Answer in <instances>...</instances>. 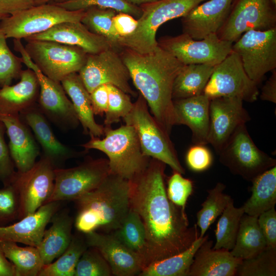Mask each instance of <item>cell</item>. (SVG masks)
I'll return each instance as SVG.
<instances>
[{"mask_svg": "<svg viewBox=\"0 0 276 276\" xmlns=\"http://www.w3.org/2000/svg\"><path fill=\"white\" fill-rule=\"evenodd\" d=\"M166 165L151 158L146 169L130 181V208L140 217L146 232L143 270L185 251L199 237L197 225L190 226L185 210L167 196Z\"/></svg>", "mask_w": 276, "mask_h": 276, "instance_id": "cell-1", "label": "cell"}, {"mask_svg": "<svg viewBox=\"0 0 276 276\" xmlns=\"http://www.w3.org/2000/svg\"><path fill=\"white\" fill-rule=\"evenodd\" d=\"M119 53L152 115L170 135L176 125L172 96L173 83L184 64L158 44L147 53L126 48Z\"/></svg>", "mask_w": 276, "mask_h": 276, "instance_id": "cell-2", "label": "cell"}, {"mask_svg": "<svg viewBox=\"0 0 276 276\" xmlns=\"http://www.w3.org/2000/svg\"><path fill=\"white\" fill-rule=\"evenodd\" d=\"M130 182L109 173L96 188L74 200L75 226L81 233L114 231L130 209Z\"/></svg>", "mask_w": 276, "mask_h": 276, "instance_id": "cell-3", "label": "cell"}, {"mask_svg": "<svg viewBox=\"0 0 276 276\" xmlns=\"http://www.w3.org/2000/svg\"><path fill=\"white\" fill-rule=\"evenodd\" d=\"M105 137L90 136L82 146L96 149L108 157L109 173L131 181L147 167L150 157L142 152L134 129L125 124L117 129L104 126Z\"/></svg>", "mask_w": 276, "mask_h": 276, "instance_id": "cell-4", "label": "cell"}, {"mask_svg": "<svg viewBox=\"0 0 276 276\" xmlns=\"http://www.w3.org/2000/svg\"><path fill=\"white\" fill-rule=\"evenodd\" d=\"M206 1L159 0L141 5L142 12L137 19L136 29L130 36L120 37V47L142 54L152 51L158 45L156 32L163 24L185 16Z\"/></svg>", "mask_w": 276, "mask_h": 276, "instance_id": "cell-5", "label": "cell"}, {"mask_svg": "<svg viewBox=\"0 0 276 276\" xmlns=\"http://www.w3.org/2000/svg\"><path fill=\"white\" fill-rule=\"evenodd\" d=\"M148 108L146 101L139 94L132 110L123 118L125 124L134 129L144 155L168 165L173 171L185 174L170 135L163 129Z\"/></svg>", "mask_w": 276, "mask_h": 276, "instance_id": "cell-6", "label": "cell"}, {"mask_svg": "<svg viewBox=\"0 0 276 276\" xmlns=\"http://www.w3.org/2000/svg\"><path fill=\"white\" fill-rule=\"evenodd\" d=\"M219 160L234 175L252 182L276 166V159L260 150L250 136L246 124L238 127L220 152Z\"/></svg>", "mask_w": 276, "mask_h": 276, "instance_id": "cell-7", "label": "cell"}, {"mask_svg": "<svg viewBox=\"0 0 276 276\" xmlns=\"http://www.w3.org/2000/svg\"><path fill=\"white\" fill-rule=\"evenodd\" d=\"M85 10L69 11L55 4L35 5L1 20L7 39L27 38L63 22L81 21Z\"/></svg>", "mask_w": 276, "mask_h": 276, "instance_id": "cell-8", "label": "cell"}, {"mask_svg": "<svg viewBox=\"0 0 276 276\" xmlns=\"http://www.w3.org/2000/svg\"><path fill=\"white\" fill-rule=\"evenodd\" d=\"M21 61L35 73L39 85L37 105L48 120L64 130L76 128L80 124L72 101L66 96L60 82L44 75L32 61L21 42L15 44Z\"/></svg>", "mask_w": 276, "mask_h": 276, "instance_id": "cell-9", "label": "cell"}, {"mask_svg": "<svg viewBox=\"0 0 276 276\" xmlns=\"http://www.w3.org/2000/svg\"><path fill=\"white\" fill-rule=\"evenodd\" d=\"M25 50L39 70L51 79L60 82L66 76L78 73L87 54L81 48L55 41L25 39Z\"/></svg>", "mask_w": 276, "mask_h": 276, "instance_id": "cell-10", "label": "cell"}, {"mask_svg": "<svg viewBox=\"0 0 276 276\" xmlns=\"http://www.w3.org/2000/svg\"><path fill=\"white\" fill-rule=\"evenodd\" d=\"M108 159H88L70 168H56L53 192L45 203L75 200L98 187L109 174Z\"/></svg>", "mask_w": 276, "mask_h": 276, "instance_id": "cell-11", "label": "cell"}, {"mask_svg": "<svg viewBox=\"0 0 276 276\" xmlns=\"http://www.w3.org/2000/svg\"><path fill=\"white\" fill-rule=\"evenodd\" d=\"M259 93L258 85L248 76L240 57L233 50L215 66L203 92L210 100L234 97L248 102L256 101Z\"/></svg>", "mask_w": 276, "mask_h": 276, "instance_id": "cell-12", "label": "cell"}, {"mask_svg": "<svg viewBox=\"0 0 276 276\" xmlns=\"http://www.w3.org/2000/svg\"><path fill=\"white\" fill-rule=\"evenodd\" d=\"M248 76L258 85L264 75L276 68V27L250 30L232 45Z\"/></svg>", "mask_w": 276, "mask_h": 276, "instance_id": "cell-13", "label": "cell"}, {"mask_svg": "<svg viewBox=\"0 0 276 276\" xmlns=\"http://www.w3.org/2000/svg\"><path fill=\"white\" fill-rule=\"evenodd\" d=\"M158 44L184 65L205 64L216 66L231 52L233 43L220 39L211 34L201 40H195L182 33L165 36L157 41Z\"/></svg>", "mask_w": 276, "mask_h": 276, "instance_id": "cell-14", "label": "cell"}, {"mask_svg": "<svg viewBox=\"0 0 276 276\" xmlns=\"http://www.w3.org/2000/svg\"><path fill=\"white\" fill-rule=\"evenodd\" d=\"M55 168L49 159L41 156L28 171H16L10 183L18 197V220L35 212L49 198L54 187Z\"/></svg>", "mask_w": 276, "mask_h": 276, "instance_id": "cell-15", "label": "cell"}, {"mask_svg": "<svg viewBox=\"0 0 276 276\" xmlns=\"http://www.w3.org/2000/svg\"><path fill=\"white\" fill-rule=\"evenodd\" d=\"M78 74L89 93L101 85L111 84L129 95L137 96L130 85L131 77L127 66L119 52L111 48L87 54Z\"/></svg>", "mask_w": 276, "mask_h": 276, "instance_id": "cell-16", "label": "cell"}, {"mask_svg": "<svg viewBox=\"0 0 276 276\" xmlns=\"http://www.w3.org/2000/svg\"><path fill=\"white\" fill-rule=\"evenodd\" d=\"M271 0H238L216 34L234 43L250 30L276 27V13Z\"/></svg>", "mask_w": 276, "mask_h": 276, "instance_id": "cell-17", "label": "cell"}, {"mask_svg": "<svg viewBox=\"0 0 276 276\" xmlns=\"http://www.w3.org/2000/svg\"><path fill=\"white\" fill-rule=\"evenodd\" d=\"M243 102L234 97L210 100L208 144L213 147L217 154L237 128L250 120Z\"/></svg>", "mask_w": 276, "mask_h": 276, "instance_id": "cell-18", "label": "cell"}, {"mask_svg": "<svg viewBox=\"0 0 276 276\" xmlns=\"http://www.w3.org/2000/svg\"><path fill=\"white\" fill-rule=\"evenodd\" d=\"M88 247L98 249L108 263L112 275L133 276L142 271L141 258L120 241L113 234L93 231L84 234Z\"/></svg>", "mask_w": 276, "mask_h": 276, "instance_id": "cell-19", "label": "cell"}, {"mask_svg": "<svg viewBox=\"0 0 276 276\" xmlns=\"http://www.w3.org/2000/svg\"><path fill=\"white\" fill-rule=\"evenodd\" d=\"M234 0H207L181 18L182 33L195 40L216 34L226 19Z\"/></svg>", "mask_w": 276, "mask_h": 276, "instance_id": "cell-20", "label": "cell"}, {"mask_svg": "<svg viewBox=\"0 0 276 276\" xmlns=\"http://www.w3.org/2000/svg\"><path fill=\"white\" fill-rule=\"evenodd\" d=\"M9 142V150L17 171L24 172L31 169L40 154V149L28 126L19 114L0 113Z\"/></svg>", "mask_w": 276, "mask_h": 276, "instance_id": "cell-21", "label": "cell"}, {"mask_svg": "<svg viewBox=\"0 0 276 276\" xmlns=\"http://www.w3.org/2000/svg\"><path fill=\"white\" fill-rule=\"evenodd\" d=\"M61 201L43 204L33 213L10 225L0 226V240L20 243L37 247L47 224L59 210Z\"/></svg>", "mask_w": 276, "mask_h": 276, "instance_id": "cell-22", "label": "cell"}, {"mask_svg": "<svg viewBox=\"0 0 276 276\" xmlns=\"http://www.w3.org/2000/svg\"><path fill=\"white\" fill-rule=\"evenodd\" d=\"M22 120L30 127L40 146L42 156L49 159L55 168L66 160L80 155L62 143L54 134L48 119L37 104L19 113Z\"/></svg>", "mask_w": 276, "mask_h": 276, "instance_id": "cell-23", "label": "cell"}, {"mask_svg": "<svg viewBox=\"0 0 276 276\" xmlns=\"http://www.w3.org/2000/svg\"><path fill=\"white\" fill-rule=\"evenodd\" d=\"M26 39L52 41L76 46L88 54L112 48L104 37L91 32L81 21L61 22L43 33Z\"/></svg>", "mask_w": 276, "mask_h": 276, "instance_id": "cell-24", "label": "cell"}, {"mask_svg": "<svg viewBox=\"0 0 276 276\" xmlns=\"http://www.w3.org/2000/svg\"><path fill=\"white\" fill-rule=\"evenodd\" d=\"M173 101L176 125L190 129L194 144H208L210 100L201 94Z\"/></svg>", "mask_w": 276, "mask_h": 276, "instance_id": "cell-25", "label": "cell"}, {"mask_svg": "<svg viewBox=\"0 0 276 276\" xmlns=\"http://www.w3.org/2000/svg\"><path fill=\"white\" fill-rule=\"evenodd\" d=\"M213 241L206 239L196 251L187 276H235L242 259L229 250L215 249Z\"/></svg>", "mask_w": 276, "mask_h": 276, "instance_id": "cell-26", "label": "cell"}, {"mask_svg": "<svg viewBox=\"0 0 276 276\" xmlns=\"http://www.w3.org/2000/svg\"><path fill=\"white\" fill-rule=\"evenodd\" d=\"M16 84L1 87L0 113L19 114L37 104L39 85L34 72L23 70Z\"/></svg>", "mask_w": 276, "mask_h": 276, "instance_id": "cell-27", "label": "cell"}, {"mask_svg": "<svg viewBox=\"0 0 276 276\" xmlns=\"http://www.w3.org/2000/svg\"><path fill=\"white\" fill-rule=\"evenodd\" d=\"M66 95L71 99L85 134L100 137L104 134V126L98 124L94 118L90 93L83 83L78 73L66 76L61 81Z\"/></svg>", "mask_w": 276, "mask_h": 276, "instance_id": "cell-28", "label": "cell"}, {"mask_svg": "<svg viewBox=\"0 0 276 276\" xmlns=\"http://www.w3.org/2000/svg\"><path fill=\"white\" fill-rule=\"evenodd\" d=\"M52 225L44 231L42 240L37 247L44 265L58 258L69 245L73 220L66 211L59 210L53 216Z\"/></svg>", "mask_w": 276, "mask_h": 276, "instance_id": "cell-29", "label": "cell"}, {"mask_svg": "<svg viewBox=\"0 0 276 276\" xmlns=\"http://www.w3.org/2000/svg\"><path fill=\"white\" fill-rule=\"evenodd\" d=\"M251 182V195L242 206L244 214L258 217L275 205L276 166L264 172Z\"/></svg>", "mask_w": 276, "mask_h": 276, "instance_id": "cell-30", "label": "cell"}, {"mask_svg": "<svg viewBox=\"0 0 276 276\" xmlns=\"http://www.w3.org/2000/svg\"><path fill=\"white\" fill-rule=\"evenodd\" d=\"M215 66L205 64L184 65L173 83V100L203 94Z\"/></svg>", "mask_w": 276, "mask_h": 276, "instance_id": "cell-31", "label": "cell"}, {"mask_svg": "<svg viewBox=\"0 0 276 276\" xmlns=\"http://www.w3.org/2000/svg\"><path fill=\"white\" fill-rule=\"evenodd\" d=\"M258 217L243 215L241 219L235 244L231 254L242 260L258 255L267 247Z\"/></svg>", "mask_w": 276, "mask_h": 276, "instance_id": "cell-32", "label": "cell"}, {"mask_svg": "<svg viewBox=\"0 0 276 276\" xmlns=\"http://www.w3.org/2000/svg\"><path fill=\"white\" fill-rule=\"evenodd\" d=\"M209 235L198 237L185 251L169 258L153 262L145 267L140 276H187L195 254Z\"/></svg>", "mask_w": 276, "mask_h": 276, "instance_id": "cell-33", "label": "cell"}, {"mask_svg": "<svg viewBox=\"0 0 276 276\" xmlns=\"http://www.w3.org/2000/svg\"><path fill=\"white\" fill-rule=\"evenodd\" d=\"M0 250L15 266L16 276H38L44 265L36 247L0 240Z\"/></svg>", "mask_w": 276, "mask_h": 276, "instance_id": "cell-34", "label": "cell"}, {"mask_svg": "<svg viewBox=\"0 0 276 276\" xmlns=\"http://www.w3.org/2000/svg\"><path fill=\"white\" fill-rule=\"evenodd\" d=\"M87 247L85 237L73 235L65 251L55 262L44 265L38 276H74L77 264Z\"/></svg>", "mask_w": 276, "mask_h": 276, "instance_id": "cell-35", "label": "cell"}, {"mask_svg": "<svg viewBox=\"0 0 276 276\" xmlns=\"http://www.w3.org/2000/svg\"><path fill=\"white\" fill-rule=\"evenodd\" d=\"M117 12L111 9L91 7L85 10L81 22L91 32L104 37L114 50L120 52V37L113 26V18Z\"/></svg>", "mask_w": 276, "mask_h": 276, "instance_id": "cell-36", "label": "cell"}, {"mask_svg": "<svg viewBox=\"0 0 276 276\" xmlns=\"http://www.w3.org/2000/svg\"><path fill=\"white\" fill-rule=\"evenodd\" d=\"M225 188L224 183L218 182L213 188L207 191L206 198L196 214V225L200 229L199 237L205 236L210 226L222 214L232 199L223 193Z\"/></svg>", "mask_w": 276, "mask_h": 276, "instance_id": "cell-37", "label": "cell"}, {"mask_svg": "<svg viewBox=\"0 0 276 276\" xmlns=\"http://www.w3.org/2000/svg\"><path fill=\"white\" fill-rule=\"evenodd\" d=\"M244 214L243 206H234L233 199L220 215L215 229L216 242L213 248L231 250L234 247L239 224Z\"/></svg>", "mask_w": 276, "mask_h": 276, "instance_id": "cell-38", "label": "cell"}, {"mask_svg": "<svg viewBox=\"0 0 276 276\" xmlns=\"http://www.w3.org/2000/svg\"><path fill=\"white\" fill-rule=\"evenodd\" d=\"M113 234L136 253L141 258L143 264L146 248V232L139 215L130 208L120 226Z\"/></svg>", "mask_w": 276, "mask_h": 276, "instance_id": "cell-39", "label": "cell"}, {"mask_svg": "<svg viewBox=\"0 0 276 276\" xmlns=\"http://www.w3.org/2000/svg\"><path fill=\"white\" fill-rule=\"evenodd\" d=\"M236 275L275 276L276 247L267 246L255 257L242 260Z\"/></svg>", "mask_w": 276, "mask_h": 276, "instance_id": "cell-40", "label": "cell"}, {"mask_svg": "<svg viewBox=\"0 0 276 276\" xmlns=\"http://www.w3.org/2000/svg\"><path fill=\"white\" fill-rule=\"evenodd\" d=\"M54 4L69 11L85 10L91 7L111 9L129 14L137 19L142 12L141 7L125 0H59Z\"/></svg>", "mask_w": 276, "mask_h": 276, "instance_id": "cell-41", "label": "cell"}, {"mask_svg": "<svg viewBox=\"0 0 276 276\" xmlns=\"http://www.w3.org/2000/svg\"><path fill=\"white\" fill-rule=\"evenodd\" d=\"M108 103L105 113V126H111L125 118L132 110L133 103L129 95L117 87L107 84Z\"/></svg>", "mask_w": 276, "mask_h": 276, "instance_id": "cell-42", "label": "cell"}, {"mask_svg": "<svg viewBox=\"0 0 276 276\" xmlns=\"http://www.w3.org/2000/svg\"><path fill=\"white\" fill-rule=\"evenodd\" d=\"M6 40L0 29V87L11 85L14 79L20 78L22 71L21 57L12 52Z\"/></svg>", "mask_w": 276, "mask_h": 276, "instance_id": "cell-43", "label": "cell"}, {"mask_svg": "<svg viewBox=\"0 0 276 276\" xmlns=\"http://www.w3.org/2000/svg\"><path fill=\"white\" fill-rule=\"evenodd\" d=\"M111 269L99 251L88 247L76 267L74 276H110Z\"/></svg>", "mask_w": 276, "mask_h": 276, "instance_id": "cell-44", "label": "cell"}, {"mask_svg": "<svg viewBox=\"0 0 276 276\" xmlns=\"http://www.w3.org/2000/svg\"><path fill=\"white\" fill-rule=\"evenodd\" d=\"M193 190V181L182 176V174L173 171L169 178L166 189L169 199L175 205L185 210L186 202Z\"/></svg>", "mask_w": 276, "mask_h": 276, "instance_id": "cell-45", "label": "cell"}, {"mask_svg": "<svg viewBox=\"0 0 276 276\" xmlns=\"http://www.w3.org/2000/svg\"><path fill=\"white\" fill-rule=\"evenodd\" d=\"M0 189V226L18 220L19 202L13 186L9 183Z\"/></svg>", "mask_w": 276, "mask_h": 276, "instance_id": "cell-46", "label": "cell"}, {"mask_svg": "<svg viewBox=\"0 0 276 276\" xmlns=\"http://www.w3.org/2000/svg\"><path fill=\"white\" fill-rule=\"evenodd\" d=\"M213 160L212 154L205 145L194 144L188 149L186 156L187 166L196 172L208 169L212 165Z\"/></svg>", "mask_w": 276, "mask_h": 276, "instance_id": "cell-47", "label": "cell"}, {"mask_svg": "<svg viewBox=\"0 0 276 276\" xmlns=\"http://www.w3.org/2000/svg\"><path fill=\"white\" fill-rule=\"evenodd\" d=\"M6 132L5 126L0 120V181L3 185L9 183L16 172L15 165L5 140Z\"/></svg>", "mask_w": 276, "mask_h": 276, "instance_id": "cell-48", "label": "cell"}, {"mask_svg": "<svg viewBox=\"0 0 276 276\" xmlns=\"http://www.w3.org/2000/svg\"><path fill=\"white\" fill-rule=\"evenodd\" d=\"M258 222L267 246L276 247V211L274 208L260 214L258 217Z\"/></svg>", "mask_w": 276, "mask_h": 276, "instance_id": "cell-49", "label": "cell"}, {"mask_svg": "<svg viewBox=\"0 0 276 276\" xmlns=\"http://www.w3.org/2000/svg\"><path fill=\"white\" fill-rule=\"evenodd\" d=\"M114 28L120 37L131 35L136 30L137 19L132 15L123 12H117L113 18Z\"/></svg>", "mask_w": 276, "mask_h": 276, "instance_id": "cell-50", "label": "cell"}, {"mask_svg": "<svg viewBox=\"0 0 276 276\" xmlns=\"http://www.w3.org/2000/svg\"><path fill=\"white\" fill-rule=\"evenodd\" d=\"M93 111L94 115L103 116L108 106V91L107 84H102L90 93Z\"/></svg>", "mask_w": 276, "mask_h": 276, "instance_id": "cell-51", "label": "cell"}, {"mask_svg": "<svg viewBox=\"0 0 276 276\" xmlns=\"http://www.w3.org/2000/svg\"><path fill=\"white\" fill-rule=\"evenodd\" d=\"M35 5L34 0H0V13L9 16Z\"/></svg>", "mask_w": 276, "mask_h": 276, "instance_id": "cell-52", "label": "cell"}, {"mask_svg": "<svg viewBox=\"0 0 276 276\" xmlns=\"http://www.w3.org/2000/svg\"><path fill=\"white\" fill-rule=\"evenodd\" d=\"M261 100L276 103V70L271 71V75L266 81L259 95Z\"/></svg>", "mask_w": 276, "mask_h": 276, "instance_id": "cell-53", "label": "cell"}, {"mask_svg": "<svg viewBox=\"0 0 276 276\" xmlns=\"http://www.w3.org/2000/svg\"><path fill=\"white\" fill-rule=\"evenodd\" d=\"M0 276H16L14 265L8 260L0 250Z\"/></svg>", "mask_w": 276, "mask_h": 276, "instance_id": "cell-54", "label": "cell"}, {"mask_svg": "<svg viewBox=\"0 0 276 276\" xmlns=\"http://www.w3.org/2000/svg\"><path fill=\"white\" fill-rule=\"evenodd\" d=\"M127 2L135 5H143L157 2L159 0H125Z\"/></svg>", "mask_w": 276, "mask_h": 276, "instance_id": "cell-55", "label": "cell"}, {"mask_svg": "<svg viewBox=\"0 0 276 276\" xmlns=\"http://www.w3.org/2000/svg\"><path fill=\"white\" fill-rule=\"evenodd\" d=\"M59 0H34L35 5L47 3L50 1Z\"/></svg>", "mask_w": 276, "mask_h": 276, "instance_id": "cell-56", "label": "cell"}, {"mask_svg": "<svg viewBox=\"0 0 276 276\" xmlns=\"http://www.w3.org/2000/svg\"><path fill=\"white\" fill-rule=\"evenodd\" d=\"M7 17V16L0 13V20Z\"/></svg>", "mask_w": 276, "mask_h": 276, "instance_id": "cell-57", "label": "cell"}, {"mask_svg": "<svg viewBox=\"0 0 276 276\" xmlns=\"http://www.w3.org/2000/svg\"><path fill=\"white\" fill-rule=\"evenodd\" d=\"M272 3L273 4V5L275 6L276 5V0H271Z\"/></svg>", "mask_w": 276, "mask_h": 276, "instance_id": "cell-58", "label": "cell"}]
</instances>
